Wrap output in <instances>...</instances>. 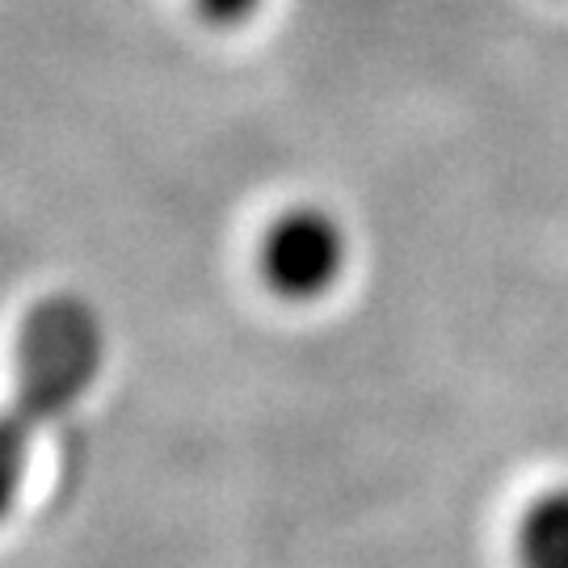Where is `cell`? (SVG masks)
I'll use <instances>...</instances> for the list:
<instances>
[{
    "instance_id": "1",
    "label": "cell",
    "mask_w": 568,
    "mask_h": 568,
    "mask_svg": "<svg viewBox=\"0 0 568 568\" xmlns=\"http://www.w3.org/2000/svg\"><path fill=\"white\" fill-rule=\"evenodd\" d=\"M105 366V325L98 307L55 291L21 316L13 342V396L0 408V523L18 509L34 429L81 405Z\"/></svg>"
},
{
    "instance_id": "2",
    "label": "cell",
    "mask_w": 568,
    "mask_h": 568,
    "mask_svg": "<svg viewBox=\"0 0 568 568\" xmlns=\"http://www.w3.org/2000/svg\"><path fill=\"white\" fill-rule=\"evenodd\" d=\"M345 262H349V236L342 220L325 206L283 211L265 227L262 248H257L265 286L291 304H312L328 295L342 283Z\"/></svg>"
},
{
    "instance_id": "3",
    "label": "cell",
    "mask_w": 568,
    "mask_h": 568,
    "mask_svg": "<svg viewBox=\"0 0 568 568\" xmlns=\"http://www.w3.org/2000/svg\"><path fill=\"white\" fill-rule=\"evenodd\" d=\"M518 568H568V485L539 493L514 539Z\"/></svg>"
},
{
    "instance_id": "4",
    "label": "cell",
    "mask_w": 568,
    "mask_h": 568,
    "mask_svg": "<svg viewBox=\"0 0 568 568\" xmlns=\"http://www.w3.org/2000/svg\"><path fill=\"white\" fill-rule=\"evenodd\" d=\"M262 4L265 0H194L199 18L211 21V26H241V21L253 18Z\"/></svg>"
}]
</instances>
